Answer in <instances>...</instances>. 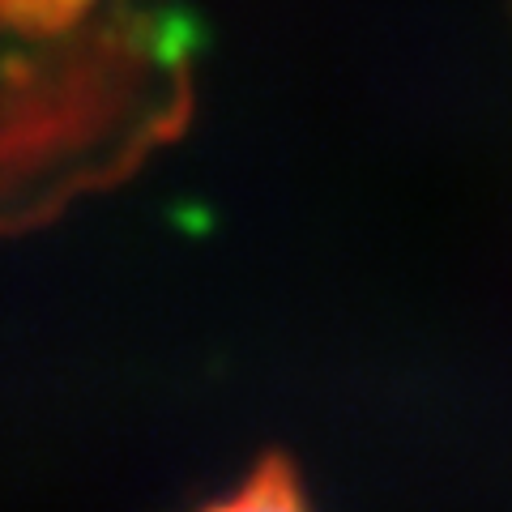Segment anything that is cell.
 Here are the masks:
<instances>
[{"label": "cell", "mask_w": 512, "mask_h": 512, "mask_svg": "<svg viewBox=\"0 0 512 512\" xmlns=\"http://www.w3.org/2000/svg\"><path fill=\"white\" fill-rule=\"evenodd\" d=\"M197 512H308V504H303V487L291 461L282 453H265L235 491Z\"/></svg>", "instance_id": "1"}, {"label": "cell", "mask_w": 512, "mask_h": 512, "mask_svg": "<svg viewBox=\"0 0 512 512\" xmlns=\"http://www.w3.org/2000/svg\"><path fill=\"white\" fill-rule=\"evenodd\" d=\"M90 5L94 0H5V18L30 35H52V30L77 22Z\"/></svg>", "instance_id": "2"}]
</instances>
